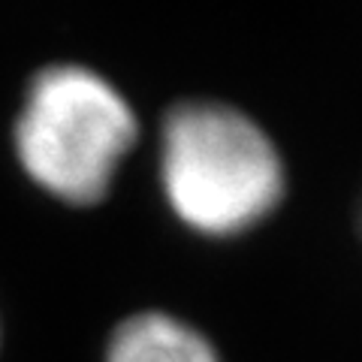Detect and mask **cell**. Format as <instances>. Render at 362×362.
<instances>
[{
    "label": "cell",
    "mask_w": 362,
    "mask_h": 362,
    "mask_svg": "<svg viewBox=\"0 0 362 362\" xmlns=\"http://www.w3.org/2000/svg\"><path fill=\"white\" fill-rule=\"evenodd\" d=\"M154 175L166 214L202 242H239L284 209L290 169L263 124L221 97H185L163 109Z\"/></svg>",
    "instance_id": "obj_1"
},
{
    "label": "cell",
    "mask_w": 362,
    "mask_h": 362,
    "mask_svg": "<svg viewBox=\"0 0 362 362\" xmlns=\"http://www.w3.org/2000/svg\"><path fill=\"white\" fill-rule=\"evenodd\" d=\"M142 142L124 88L82 61L37 66L9 121V154L40 197L70 211L106 206Z\"/></svg>",
    "instance_id": "obj_2"
},
{
    "label": "cell",
    "mask_w": 362,
    "mask_h": 362,
    "mask_svg": "<svg viewBox=\"0 0 362 362\" xmlns=\"http://www.w3.org/2000/svg\"><path fill=\"white\" fill-rule=\"evenodd\" d=\"M97 362H226L197 320L173 308H133L106 329Z\"/></svg>",
    "instance_id": "obj_3"
},
{
    "label": "cell",
    "mask_w": 362,
    "mask_h": 362,
    "mask_svg": "<svg viewBox=\"0 0 362 362\" xmlns=\"http://www.w3.org/2000/svg\"><path fill=\"white\" fill-rule=\"evenodd\" d=\"M4 344H6V323H4V311H0V359H4Z\"/></svg>",
    "instance_id": "obj_4"
}]
</instances>
